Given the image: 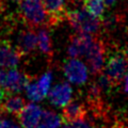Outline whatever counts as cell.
Here are the masks:
<instances>
[{
	"label": "cell",
	"mask_w": 128,
	"mask_h": 128,
	"mask_svg": "<svg viewBox=\"0 0 128 128\" xmlns=\"http://www.w3.org/2000/svg\"><path fill=\"white\" fill-rule=\"evenodd\" d=\"M0 128H22V126L13 120L1 118H0Z\"/></svg>",
	"instance_id": "cell-22"
},
{
	"label": "cell",
	"mask_w": 128,
	"mask_h": 128,
	"mask_svg": "<svg viewBox=\"0 0 128 128\" xmlns=\"http://www.w3.org/2000/svg\"><path fill=\"white\" fill-rule=\"evenodd\" d=\"M66 18L78 33L92 35L96 33L100 27V19L94 17L84 9L68 10Z\"/></svg>",
	"instance_id": "cell-1"
},
{
	"label": "cell",
	"mask_w": 128,
	"mask_h": 128,
	"mask_svg": "<svg viewBox=\"0 0 128 128\" xmlns=\"http://www.w3.org/2000/svg\"><path fill=\"white\" fill-rule=\"evenodd\" d=\"M8 95H9V94H8L6 92L2 89V88H0V104L2 102V100H3V99H4V98L6 97Z\"/></svg>",
	"instance_id": "cell-24"
},
{
	"label": "cell",
	"mask_w": 128,
	"mask_h": 128,
	"mask_svg": "<svg viewBox=\"0 0 128 128\" xmlns=\"http://www.w3.org/2000/svg\"><path fill=\"white\" fill-rule=\"evenodd\" d=\"M42 113L43 110L38 104L30 102L24 106L16 116L22 128H35L41 120Z\"/></svg>",
	"instance_id": "cell-7"
},
{
	"label": "cell",
	"mask_w": 128,
	"mask_h": 128,
	"mask_svg": "<svg viewBox=\"0 0 128 128\" xmlns=\"http://www.w3.org/2000/svg\"><path fill=\"white\" fill-rule=\"evenodd\" d=\"M112 128H126V127H124V126H122V125H115V126H113Z\"/></svg>",
	"instance_id": "cell-27"
},
{
	"label": "cell",
	"mask_w": 128,
	"mask_h": 128,
	"mask_svg": "<svg viewBox=\"0 0 128 128\" xmlns=\"http://www.w3.org/2000/svg\"><path fill=\"white\" fill-rule=\"evenodd\" d=\"M27 97L30 99L32 102H42L44 98V95L42 94V92L40 91L38 86L36 84V82H29L25 88Z\"/></svg>",
	"instance_id": "cell-18"
},
{
	"label": "cell",
	"mask_w": 128,
	"mask_h": 128,
	"mask_svg": "<svg viewBox=\"0 0 128 128\" xmlns=\"http://www.w3.org/2000/svg\"><path fill=\"white\" fill-rule=\"evenodd\" d=\"M104 2H105V4L108 6H113L115 2H116V0H104Z\"/></svg>",
	"instance_id": "cell-25"
},
{
	"label": "cell",
	"mask_w": 128,
	"mask_h": 128,
	"mask_svg": "<svg viewBox=\"0 0 128 128\" xmlns=\"http://www.w3.org/2000/svg\"><path fill=\"white\" fill-rule=\"evenodd\" d=\"M47 96L49 98V102L54 106L58 108H63L72 100L73 89L68 82H61L54 86L51 90H49V93Z\"/></svg>",
	"instance_id": "cell-11"
},
{
	"label": "cell",
	"mask_w": 128,
	"mask_h": 128,
	"mask_svg": "<svg viewBox=\"0 0 128 128\" xmlns=\"http://www.w3.org/2000/svg\"><path fill=\"white\" fill-rule=\"evenodd\" d=\"M64 128H93V126L89 122H86L84 118H80L72 122H65Z\"/></svg>",
	"instance_id": "cell-21"
},
{
	"label": "cell",
	"mask_w": 128,
	"mask_h": 128,
	"mask_svg": "<svg viewBox=\"0 0 128 128\" xmlns=\"http://www.w3.org/2000/svg\"><path fill=\"white\" fill-rule=\"evenodd\" d=\"M84 57L86 59V66L90 73L92 75L100 74L105 64V47L102 42L94 40Z\"/></svg>",
	"instance_id": "cell-6"
},
{
	"label": "cell",
	"mask_w": 128,
	"mask_h": 128,
	"mask_svg": "<svg viewBox=\"0 0 128 128\" xmlns=\"http://www.w3.org/2000/svg\"><path fill=\"white\" fill-rule=\"evenodd\" d=\"M29 82V76L16 68L0 70V88L8 94H17L24 91Z\"/></svg>",
	"instance_id": "cell-3"
},
{
	"label": "cell",
	"mask_w": 128,
	"mask_h": 128,
	"mask_svg": "<svg viewBox=\"0 0 128 128\" xmlns=\"http://www.w3.org/2000/svg\"><path fill=\"white\" fill-rule=\"evenodd\" d=\"M19 14L29 27H40L48 22V15L42 0H22Z\"/></svg>",
	"instance_id": "cell-2"
},
{
	"label": "cell",
	"mask_w": 128,
	"mask_h": 128,
	"mask_svg": "<svg viewBox=\"0 0 128 128\" xmlns=\"http://www.w3.org/2000/svg\"><path fill=\"white\" fill-rule=\"evenodd\" d=\"M128 70V61L124 51L114 50L108 56L106 63V74L115 84H118L124 79Z\"/></svg>",
	"instance_id": "cell-4"
},
{
	"label": "cell",
	"mask_w": 128,
	"mask_h": 128,
	"mask_svg": "<svg viewBox=\"0 0 128 128\" xmlns=\"http://www.w3.org/2000/svg\"><path fill=\"white\" fill-rule=\"evenodd\" d=\"M125 56H126V59H127V61H128V46L126 48V51H125Z\"/></svg>",
	"instance_id": "cell-28"
},
{
	"label": "cell",
	"mask_w": 128,
	"mask_h": 128,
	"mask_svg": "<svg viewBox=\"0 0 128 128\" xmlns=\"http://www.w3.org/2000/svg\"><path fill=\"white\" fill-rule=\"evenodd\" d=\"M63 73L70 82L78 86L84 84L89 77L88 66L77 58H72L65 62L63 66Z\"/></svg>",
	"instance_id": "cell-5"
},
{
	"label": "cell",
	"mask_w": 128,
	"mask_h": 128,
	"mask_svg": "<svg viewBox=\"0 0 128 128\" xmlns=\"http://www.w3.org/2000/svg\"><path fill=\"white\" fill-rule=\"evenodd\" d=\"M98 75H99V77L97 79V81H96V83H97V86H99L100 91H110L114 86H116L109 78V76H108L106 73H104V74L100 73Z\"/></svg>",
	"instance_id": "cell-20"
},
{
	"label": "cell",
	"mask_w": 128,
	"mask_h": 128,
	"mask_svg": "<svg viewBox=\"0 0 128 128\" xmlns=\"http://www.w3.org/2000/svg\"><path fill=\"white\" fill-rule=\"evenodd\" d=\"M84 10L88 11L91 15L98 19H102L104 14H105L106 4L104 0H82Z\"/></svg>",
	"instance_id": "cell-16"
},
{
	"label": "cell",
	"mask_w": 128,
	"mask_h": 128,
	"mask_svg": "<svg viewBox=\"0 0 128 128\" xmlns=\"http://www.w3.org/2000/svg\"><path fill=\"white\" fill-rule=\"evenodd\" d=\"M6 1L10 3H13V4H19V2H20L22 0H6Z\"/></svg>",
	"instance_id": "cell-26"
},
{
	"label": "cell",
	"mask_w": 128,
	"mask_h": 128,
	"mask_svg": "<svg viewBox=\"0 0 128 128\" xmlns=\"http://www.w3.org/2000/svg\"><path fill=\"white\" fill-rule=\"evenodd\" d=\"M22 57L17 47L9 42H0V68H15Z\"/></svg>",
	"instance_id": "cell-9"
},
{
	"label": "cell",
	"mask_w": 128,
	"mask_h": 128,
	"mask_svg": "<svg viewBox=\"0 0 128 128\" xmlns=\"http://www.w3.org/2000/svg\"><path fill=\"white\" fill-rule=\"evenodd\" d=\"M38 47L44 54H51V41L46 29H40L38 34Z\"/></svg>",
	"instance_id": "cell-17"
},
{
	"label": "cell",
	"mask_w": 128,
	"mask_h": 128,
	"mask_svg": "<svg viewBox=\"0 0 128 128\" xmlns=\"http://www.w3.org/2000/svg\"><path fill=\"white\" fill-rule=\"evenodd\" d=\"M63 123L62 116L54 111L43 110L41 120L35 128H60Z\"/></svg>",
	"instance_id": "cell-15"
},
{
	"label": "cell",
	"mask_w": 128,
	"mask_h": 128,
	"mask_svg": "<svg viewBox=\"0 0 128 128\" xmlns=\"http://www.w3.org/2000/svg\"><path fill=\"white\" fill-rule=\"evenodd\" d=\"M124 91L128 94V70L124 76Z\"/></svg>",
	"instance_id": "cell-23"
},
{
	"label": "cell",
	"mask_w": 128,
	"mask_h": 128,
	"mask_svg": "<svg viewBox=\"0 0 128 128\" xmlns=\"http://www.w3.org/2000/svg\"><path fill=\"white\" fill-rule=\"evenodd\" d=\"M86 107L82 102L78 100H70L66 106L63 107L62 120L63 122H72L76 120L84 118L86 116Z\"/></svg>",
	"instance_id": "cell-12"
},
{
	"label": "cell",
	"mask_w": 128,
	"mask_h": 128,
	"mask_svg": "<svg viewBox=\"0 0 128 128\" xmlns=\"http://www.w3.org/2000/svg\"><path fill=\"white\" fill-rule=\"evenodd\" d=\"M51 82H52V73H51V72H46V73L43 74L41 77H40V79L38 80L36 84L38 86L40 91H41L42 94L44 95V97H46L48 93H49Z\"/></svg>",
	"instance_id": "cell-19"
},
{
	"label": "cell",
	"mask_w": 128,
	"mask_h": 128,
	"mask_svg": "<svg viewBox=\"0 0 128 128\" xmlns=\"http://www.w3.org/2000/svg\"><path fill=\"white\" fill-rule=\"evenodd\" d=\"M43 6L48 15V24L56 26L60 24L67 14L66 0H42Z\"/></svg>",
	"instance_id": "cell-8"
},
{
	"label": "cell",
	"mask_w": 128,
	"mask_h": 128,
	"mask_svg": "<svg viewBox=\"0 0 128 128\" xmlns=\"http://www.w3.org/2000/svg\"><path fill=\"white\" fill-rule=\"evenodd\" d=\"M94 38L91 34H82L78 33L70 38L67 54L70 58H81L84 57L86 51L89 50L92 43L94 42Z\"/></svg>",
	"instance_id": "cell-10"
},
{
	"label": "cell",
	"mask_w": 128,
	"mask_h": 128,
	"mask_svg": "<svg viewBox=\"0 0 128 128\" xmlns=\"http://www.w3.org/2000/svg\"><path fill=\"white\" fill-rule=\"evenodd\" d=\"M18 50L22 52V56L28 54L32 52L35 48L38 47V36L36 33L32 30H26L22 31L19 34L18 38V44L17 46Z\"/></svg>",
	"instance_id": "cell-13"
},
{
	"label": "cell",
	"mask_w": 128,
	"mask_h": 128,
	"mask_svg": "<svg viewBox=\"0 0 128 128\" xmlns=\"http://www.w3.org/2000/svg\"><path fill=\"white\" fill-rule=\"evenodd\" d=\"M25 106V100L22 96L16 94H9L0 104L1 112H6L11 115H17Z\"/></svg>",
	"instance_id": "cell-14"
}]
</instances>
